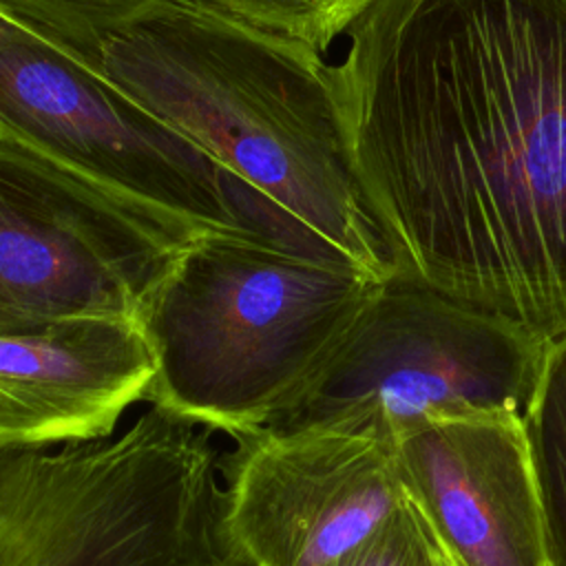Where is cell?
Listing matches in <instances>:
<instances>
[{"instance_id":"8","label":"cell","mask_w":566,"mask_h":566,"mask_svg":"<svg viewBox=\"0 0 566 566\" xmlns=\"http://www.w3.org/2000/svg\"><path fill=\"white\" fill-rule=\"evenodd\" d=\"M221 455L223 531L239 566H329L402 502L387 442L338 429L263 427Z\"/></svg>"},{"instance_id":"7","label":"cell","mask_w":566,"mask_h":566,"mask_svg":"<svg viewBox=\"0 0 566 566\" xmlns=\"http://www.w3.org/2000/svg\"><path fill=\"white\" fill-rule=\"evenodd\" d=\"M195 239L0 130V332L137 318Z\"/></svg>"},{"instance_id":"9","label":"cell","mask_w":566,"mask_h":566,"mask_svg":"<svg viewBox=\"0 0 566 566\" xmlns=\"http://www.w3.org/2000/svg\"><path fill=\"white\" fill-rule=\"evenodd\" d=\"M400 478L460 566H551L526 422L429 418L391 442Z\"/></svg>"},{"instance_id":"6","label":"cell","mask_w":566,"mask_h":566,"mask_svg":"<svg viewBox=\"0 0 566 566\" xmlns=\"http://www.w3.org/2000/svg\"><path fill=\"white\" fill-rule=\"evenodd\" d=\"M0 130L195 237H263L254 201L217 159L93 62L29 27L0 42Z\"/></svg>"},{"instance_id":"4","label":"cell","mask_w":566,"mask_h":566,"mask_svg":"<svg viewBox=\"0 0 566 566\" xmlns=\"http://www.w3.org/2000/svg\"><path fill=\"white\" fill-rule=\"evenodd\" d=\"M210 433L150 407L104 440L0 449V566H239Z\"/></svg>"},{"instance_id":"11","label":"cell","mask_w":566,"mask_h":566,"mask_svg":"<svg viewBox=\"0 0 566 566\" xmlns=\"http://www.w3.org/2000/svg\"><path fill=\"white\" fill-rule=\"evenodd\" d=\"M524 422L539 482L551 566H566V338L551 343Z\"/></svg>"},{"instance_id":"15","label":"cell","mask_w":566,"mask_h":566,"mask_svg":"<svg viewBox=\"0 0 566 566\" xmlns=\"http://www.w3.org/2000/svg\"><path fill=\"white\" fill-rule=\"evenodd\" d=\"M22 29H27V24H22V22L15 20L13 15L0 11V42L7 40V38H11V35H15V33L22 31ZM29 29H31V27H29Z\"/></svg>"},{"instance_id":"13","label":"cell","mask_w":566,"mask_h":566,"mask_svg":"<svg viewBox=\"0 0 566 566\" xmlns=\"http://www.w3.org/2000/svg\"><path fill=\"white\" fill-rule=\"evenodd\" d=\"M298 40L321 55L345 38L365 0H195Z\"/></svg>"},{"instance_id":"3","label":"cell","mask_w":566,"mask_h":566,"mask_svg":"<svg viewBox=\"0 0 566 566\" xmlns=\"http://www.w3.org/2000/svg\"><path fill=\"white\" fill-rule=\"evenodd\" d=\"M376 287L261 234H201L137 314L157 363L146 400L232 438L270 427L312 385Z\"/></svg>"},{"instance_id":"5","label":"cell","mask_w":566,"mask_h":566,"mask_svg":"<svg viewBox=\"0 0 566 566\" xmlns=\"http://www.w3.org/2000/svg\"><path fill=\"white\" fill-rule=\"evenodd\" d=\"M548 347L506 318L387 279L312 385L270 427L338 429L391 447L429 418H526Z\"/></svg>"},{"instance_id":"14","label":"cell","mask_w":566,"mask_h":566,"mask_svg":"<svg viewBox=\"0 0 566 566\" xmlns=\"http://www.w3.org/2000/svg\"><path fill=\"white\" fill-rule=\"evenodd\" d=\"M329 566H460V562L405 491L398 509L365 542Z\"/></svg>"},{"instance_id":"2","label":"cell","mask_w":566,"mask_h":566,"mask_svg":"<svg viewBox=\"0 0 566 566\" xmlns=\"http://www.w3.org/2000/svg\"><path fill=\"white\" fill-rule=\"evenodd\" d=\"M93 64L217 159L270 239L378 283L391 279L347 159L325 55L195 0H164L104 35Z\"/></svg>"},{"instance_id":"12","label":"cell","mask_w":566,"mask_h":566,"mask_svg":"<svg viewBox=\"0 0 566 566\" xmlns=\"http://www.w3.org/2000/svg\"><path fill=\"white\" fill-rule=\"evenodd\" d=\"M164 0H0V11L93 62L104 35Z\"/></svg>"},{"instance_id":"10","label":"cell","mask_w":566,"mask_h":566,"mask_svg":"<svg viewBox=\"0 0 566 566\" xmlns=\"http://www.w3.org/2000/svg\"><path fill=\"white\" fill-rule=\"evenodd\" d=\"M155 354L133 316L0 332V449L104 440L146 400Z\"/></svg>"},{"instance_id":"1","label":"cell","mask_w":566,"mask_h":566,"mask_svg":"<svg viewBox=\"0 0 566 566\" xmlns=\"http://www.w3.org/2000/svg\"><path fill=\"white\" fill-rule=\"evenodd\" d=\"M329 84L391 279L566 338V0H365Z\"/></svg>"}]
</instances>
